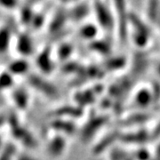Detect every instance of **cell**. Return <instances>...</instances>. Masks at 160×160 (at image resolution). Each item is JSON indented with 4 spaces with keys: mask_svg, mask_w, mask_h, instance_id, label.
I'll return each mask as SVG.
<instances>
[{
    "mask_svg": "<svg viewBox=\"0 0 160 160\" xmlns=\"http://www.w3.org/2000/svg\"><path fill=\"white\" fill-rule=\"evenodd\" d=\"M137 158L139 160H147L148 159V157H149V154L147 151H144V150H139L137 152Z\"/></svg>",
    "mask_w": 160,
    "mask_h": 160,
    "instance_id": "17",
    "label": "cell"
},
{
    "mask_svg": "<svg viewBox=\"0 0 160 160\" xmlns=\"http://www.w3.org/2000/svg\"><path fill=\"white\" fill-rule=\"evenodd\" d=\"M11 29L7 26L0 27V54L6 53L11 44Z\"/></svg>",
    "mask_w": 160,
    "mask_h": 160,
    "instance_id": "7",
    "label": "cell"
},
{
    "mask_svg": "<svg viewBox=\"0 0 160 160\" xmlns=\"http://www.w3.org/2000/svg\"><path fill=\"white\" fill-rule=\"evenodd\" d=\"M12 99L17 108L24 109L29 102V94L23 89H16L12 92Z\"/></svg>",
    "mask_w": 160,
    "mask_h": 160,
    "instance_id": "11",
    "label": "cell"
},
{
    "mask_svg": "<svg viewBox=\"0 0 160 160\" xmlns=\"http://www.w3.org/2000/svg\"><path fill=\"white\" fill-rule=\"evenodd\" d=\"M67 148V142L65 135L55 134L49 140L47 144V153L52 158H58L62 157Z\"/></svg>",
    "mask_w": 160,
    "mask_h": 160,
    "instance_id": "2",
    "label": "cell"
},
{
    "mask_svg": "<svg viewBox=\"0 0 160 160\" xmlns=\"http://www.w3.org/2000/svg\"><path fill=\"white\" fill-rule=\"evenodd\" d=\"M96 33H97V27L91 23H87L86 25H84L79 30L80 37H82L86 39L93 38Z\"/></svg>",
    "mask_w": 160,
    "mask_h": 160,
    "instance_id": "13",
    "label": "cell"
},
{
    "mask_svg": "<svg viewBox=\"0 0 160 160\" xmlns=\"http://www.w3.org/2000/svg\"><path fill=\"white\" fill-rule=\"evenodd\" d=\"M36 63H37L38 68L42 72H44L45 74L51 73L52 67H53V64H52V61L50 50L44 49L43 51L41 52L37 57Z\"/></svg>",
    "mask_w": 160,
    "mask_h": 160,
    "instance_id": "5",
    "label": "cell"
},
{
    "mask_svg": "<svg viewBox=\"0 0 160 160\" xmlns=\"http://www.w3.org/2000/svg\"><path fill=\"white\" fill-rule=\"evenodd\" d=\"M82 113V109L79 107L77 106H62L59 109H55L54 111H52V115L56 117V118H78L81 116Z\"/></svg>",
    "mask_w": 160,
    "mask_h": 160,
    "instance_id": "6",
    "label": "cell"
},
{
    "mask_svg": "<svg viewBox=\"0 0 160 160\" xmlns=\"http://www.w3.org/2000/svg\"><path fill=\"white\" fill-rule=\"evenodd\" d=\"M89 8L85 4H78L76 6H74L70 12H69V16L72 20L75 21H81L83 19H85L87 15Z\"/></svg>",
    "mask_w": 160,
    "mask_h": 160,
    "instance_id": "12",
    "label": "cell"
},
{
    "mask_svg": "<svg viewBox=\"0 0 160 160\" xmlns=\"http://www.w3.org/2000/svg\"><path fill=\"white\" fill-rule=\"evenodd\" d=\"M153 98L152 94L150 93V92L149 90H146V89H142L140 92H138L137 95H136V102L138 105L140 106H145V105H148L150 102H151V99Z\"/></svg>",
    "mask_w": 160,
    "mask_h": 160,
    "instance_id": "14",
    "label": "cell"
},
{
    "mask_svg": "<svg viewBox=\"0 0 160 160\" xmlns=\"http://www.w3.org/2000/svg\"><path fill=\"white\" fill-rule=\"evenodd\" d=\"M17 49L23 55H28L33 50V42L28 35H21L18 38Z\"/></svg>",
    "mask_w": 160,
    "mask_h": 160,
    "instance_id": "8",
    "label": "cell"
},
{
    "mask_svg": "<svg viewBox=\"0 0 160 160\" xmlns=\"http://www.w3.org/2000/svg\"><path fill=\"white\" fill-rule=\"evenodd\" d=\"M104 123V119L103 118H98L96 120H92L90 123H87L84 129L83 132H81V138H83L84 140L87 141L88 139H90L92 137V132H94L95 131H97L99 129V127L101 126V125Z\"/></svg>",
    "mask_w": 160,
    "mask_h": 160,
    "instance_id": "10",
    "label": "cell"
},
{
    "mask_svg": "<svg viewBox=\"0 0 160 160\" xmlns=\"http://www.w3.org/2000/svg\"><path fill=\"white\" fill-rule=\"evenodd\" d=\"M94 11L97 13L96 17L100 26L107 30L111 29L113 20L109 8L107 6H103L102 3H97L94 6Z\"/></svg>",
    "mask_w": 160,
    "mask_h": 160,
    "instance_id": "3",
    "label": "cell"
},
{
    "mask_svg": "<svg viewBox=\"0 0 160 160\" xmlns=\"http://www.w3.org/2000/svg\"><path fill=\"white\" fill-rule=\"evenodd\" d=\"M28 82L31 87L48 98H55L59 94L58 89L49 80L36 74H30L28 77Z\"/></svg>",
    "mask_w": 160,
    "mask_h": 160,
    "instance_id": "1",
    "label": "cell"
},
{
    "mask_svg": "<svg viewBox=\"0 0 160 160\" xmlns=\"http://www.w3.org/2000/svg\"><path fill=\"white\" fill-rule=\"evenodd\" d=\"M71 52H72V47L69 46V44L62 45V46H61L59 51H58V55L60 58H62L65 60L70 55Z\"/></svg>",
    "mask_w": 160,
    "mask_h": 160,
    "instance_id": "16",
    "label": "cell"
},
{
    "mask_svg": "<svg viewBox=\"0 0 160 160\" xmlns=\"http://www.w3.org/2000/svg\"><path fill=\"white\" fill-rule=\"evenodd\" d=\"M15 146L12 144L6 145V148L0 151V160H14L16 158Z\"/></svg>",
    "mask_w": 160,
    "mask_h": 160,
    "instance_id": "15",
    "label": "cell"
},
{
    "mask_svg": "<svg viewBox=\"0 0 160 160\" xmlns=\"http://www.w3.org/2000/svg\"><path fill=\"white\" fill-rule=\"evenodd\" d=\"M16 160H37L34 158H32L31 156H29L28 154H20L16 155Z\"/></svg>",
    "mask_w": 160,
    "mask_h": 160,
    "instance_id": "18",
    "label": "cell"
},
{
    "mask_svg": "<svg viewBox=\"0 0 160 160\" xmlns=\"http://www.w3.org/2000/svg\"><path fill=\"white\" fill-rule=\"evenodd\" d=\"M51 126L59 134H72L76 132V124L71 119L56 118L52 120Z\"/></svg>",
    "mask_w": 160,
    "mask_h": 160,
    "instance_id": "4",
    "label": "cell"
},
{
    "mask_svg": "<svg viewBox=\"0 0 160 160\" xmlns=\"http://www.w3.org/2000/svg\"><path fill=\"white\" fill-rule=\"evenodd\" d=\"M158 73L160 74V64H159V66H158Z\"/></svg>",
    "mask_w": 160,
    "mask_h": 160,
    "instance_id": "19",
    "label": "cell"
},
{
    "mask_svg": "<svg viewBox=\"0 0 160 160\" xmlns=\"http://www.w3.org/2000/svg\"><path fill=\"white\" fill-rule=\"evenodd\" d=\"M29 62L25 60H16L10 63L8 67V72L13 75H22L25 74L29 70Z\"/></svg>",
    "mask_w": 160,
    "mask_h": 160,
    "instance_id": "9",
    "label": "cell"
}]
</instances>
